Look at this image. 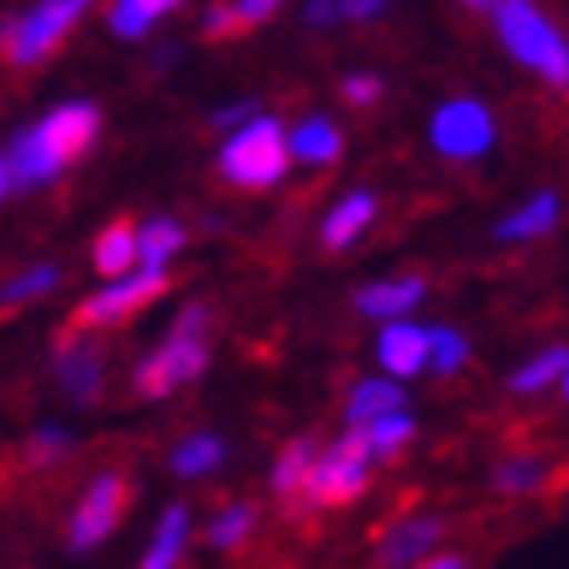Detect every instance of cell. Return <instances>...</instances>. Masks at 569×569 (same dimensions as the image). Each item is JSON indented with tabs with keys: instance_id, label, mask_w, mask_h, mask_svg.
Listing matches in <instances>:
<instances>
[{
	"instance_id": "cell-4",
	"label": "cell",
	"mask_w": 569,
	"mask_h": 569,
	"mask_svg": "<svg viewBox=\"0 0 569 569\" xmlns=\"http://www.w3.org/2000/svg\"><path fill=\"white\" fill-rule=\"evenodd\" d=\"M491 17H497V37L507 42V52H512L518 63L543 73V84H553V89L569 84L565 32L543 17L538 0H491Z\"/></svg>"
},
{
	"instance_id": "cell-36",
	"label": "cell",
	"mask_w": 569,
	"mask_h": 569,
	"mask_svg": "<svg viewBox=\"0 0 569 569\" xmlns=\"http://www.w3.org/2000/svg\"><path fill=\"white\" fill-rule=\"evenodd\" d=\"M309 21H313V27H329V21H340L335 0H313V6H309Z\"/></svg>"
},
{
	"instance_id": "cell-7",
	"label": "cell",
	"mask_w": 569,
	"mask_h": 569,
	"mask_svg": "<svg viewBox=\"0 0 569 569\" xmlns=\"http://www.w3.org/2000/svg\"><path fill=\"white\" fill-rule=\"evenodd\" d=\"M89 6H94V0H37L21 21L0 27V52H6L17 69H32V63H42V58L79 27V17H84Z\"/></svg>"
},
{
	"instance_id": "cell-28",
	"label": "cell",
	"mask_w": 569,
	"mask_h": 569,
	"mask_svg": "<svg viewBox=\"0 0 569 569\" xmlns=\"http://www.w3.org/2000/svg\"><path fill=\"white\" fill-rule=\"evenodd\" d=\"M58 267H32V272H21V277H11L6 288H0V303L6 309H27V303H37V298H48L52 288H58Z\"/></svg>"
},
{
	"instance_id": "cell-29",
	"label": "cell",
	"mask_w": 569,
	"mask_h": 569,
	"mask_svg": "<svg viewBox=\"0 0 569 569\" xmlns=\"http://www.w3.org/2000/svg\"><path fill=\"white\" fill-rule=\"evenodd\" d=\"M251 528H257V512L246 501H236V507H224L220 518L209 522V543L214 549H241L246 538H251Z\"/></svg>"
},
{
	"instance_id": "cell-21",
	"label": "cell",
	"mask_w": 569,
	"mask_h": 569,
	"mask_svg": "<svg viewBox=\"0 0 569 569\" xmlns=\"http://www.w3.org/2000/svg\"><path fill=\"white\" fill-rule=\"evenodd\" d=\"M565 371H569V350L553 346V350H543V356H533L528 366H518V371L507 377V387L518 397H533V392H549V387H565Z\"/></svg>"
},
{
	"instance_id": "cell-30",
	"label": "cell",
	"mask_w": 569,
	"mask_h": 569,
	"mask_svg": "<svg viewBox=\"0 0 569 569\" xmlns=\"http://www.w3.org/2000/svg\"><path fill=\"white\" fill-rule=\"evenodd\" d=\"M429 361L439 377H455V371L470 361V346L455 335V329H429Z\"/></svg>"
},
{
	"instance_id": "cell-33",
	"label": "cell",
	"mask_w": 569,
	"mask_h": 569,
	"mask_svg": "<svg viewBox=\"0 0 569 569\" xmlns=\"http://www.w3.org/2000/svg\"><path fill=\"white\" fill-rule=\"evenodd\" d=\"M381 6L387 0H335V11L346 21H371V17H381Z\"/></svg>"
},
{
	"instance_id": "cell-15",
	"label": "cell",
	"mask_w": 569,
	"mask_h": 569,
	"mask_svg": "<svg viewBox=\"0 0 569 569\" xmlns=\"http://www.w3.org/2000/svg\"><path fill=\"white\" fill-rule=\"evenodd\" d=\"M392 408H408L402 381H392V377H366L361 387H350V397H346V423H350V429H361V423H371L377 413H392Z\"/></svg>"
},
{
	"instance_id": "cell-19",
	"label": "cell",
	"mask_w": 569,
	"mask_h": 569,
	"mask_svg": "<svg viewBox=\"0 0 569 569\" xmlns=\"http://www.w3.org/2000/svg\"><path fill=\"white\" fill-rule=\"evenodd\" d=\"M361 439H366V449H371V460H397L402 449L413 445V418H408V408L377 413L371 423H361Z\"/></svg>"
},
{
	"instance_id": "cell-17",
	"label": "cell",
	"mask_w": 569,
	"mask_h": 569,
	"mask_svg": "<svg viewBox=\"0 0 569 569\" xmlns=\"http://www.w3.org/2000/svg\"><path fill=\"white\" fill-rule=\"evenodd\" d=\"M282 11V0H224V6H209L204 17V37H236V32H251L261 21H272Z\"/></svg>"
},
{
	"instance_id": "cell-5",
	"label": "cell",
	"mask_w": 569,
	"mask_h": 569,
	"mask_svg": "<svg viewBox=\"0 0 569 569\" xmlns=\"http://www.w3.org/2000/svg\"><path fill=\"white\" fill-rule=\"evenodd\" d=\"M371 486V449H366L361 429H346L335 445L313 455L309 481H303V501L309 507H346Z\"/></svg>"
},
{
	"instance_id": "cell-20",
	"label": "cell",
	"mask_w": 569,
	"mask_h": 569,
	"mask_svg": "<svg viewBox=\"0 0 569 569\" xmlns=\"http://www.w3.org/2000/svg\"><path fill=\"white\" fill-rule=\"evenodd\" d=\"M137 267V224L116 220L110 230L94 236V272L100 277H121Z\"/></svg>"
},
{
	"instance_id": "cell-11",
	"label": "cell",
	"mask_w": 569,
	"mask_h": 569,
	"mask_svg": "<svg viewBox=\"0 0 569 569\" xmlns=\"http://www.w3.org/2000/svg\"><path fill=\"white\" fill-rule=\"evenodd\" d=\"M377 356H381V366H387V377H418V371L429 366V329L408 325L402 313H397V319H381Z\"/></svg>"
},
{
	"instance_id": "cell-23",
	"label": "cell",
	"mask_w": 569,
	"mask_h": 569,
	"mask_svg": "<svg viewBox=\"0 0 569 569\" xmlns=\"http://www.w3.org/2000/svg\"><path fill=\"white\" fill-rule=\"evenodd\" d=\"M183 543H189V512H183V507H168V512H162V522H157L152 549H147L141 569H178Z\"/></svg>"
},
{
	"instance_id": "cell-1",
	"label": "cell",
	"mask_w": 569,
	"mask_h": 569,
	"mask_svg": "<svg viewBox=\"0 0 569 569\" xmlns=\"http://www.w3.org/2000/svg\"><path fill=\"white\" fill-rule=\"evenodd\" d=\"M100 137V110L89 100H73V104H58L48 110L32 131H21L11 157H6V178H11V189L32 193V189H48L58 178L69 173L73 162L94 147Z\"/></svg>"
},
{
	"instance_id": "cell-35",
	"label": "cell",
	"mask_w": 569,
	"mask_h": 569,
	"mask_svg": "<svg viewBox=\"0 0 569 569\" xmlns=\"http://www.w3.org/2000/svg\"><path fill=\"white\" fill-rule=\"evenodd\" d=\"M413 569H466V559L460 553H423V559H413Z\"/></svg>"
},
{
	"instance_id": "cell-12",
	"label": "cell",
	"mask_w": 569,
	"mask_h": 569,
	"mask_svg": "<svg viewBox=\"0 0 569 569\" xmlns=\"http://www.w3.org/2000/svg\"><path fill=\"white\" fill-rule=\"evenodd\" d=\"M377 220V193H366V189H356V193H346L340 204L325 214V230H319V241L329 246V251H350V246L366 236V224Z\"/></svg>"
},
{
	"instance_id": "cell-24",
	"label": "cell",
	"mask_w": 569,
	"mask_h": 569,
	"mask_svg": "<svg viewBox=\"0 0 569 569\" xmlns=\"http://www.w3.org/2000/svg\"><path fill=\"white\" fill-rule=\"evenodd\" d=\"M183 251V224L178 220H147L137 230V267H168Z\"/></svg>"
},
{
	"instance_id": "cell-31",
	"label": "cell",
	"mask_w": 569,
	"mask_h": 569,
	"mask_svg": "<svg viewBox=\"0 0 569 569\" xmlns=\"http://www.w3.org/2000/svg\"><path fill=\"white\" fill-rule=\"evenodd\" d=\"M340 94H346V104H356V110H371V104L381 100V79L377 73H350L346 84H340Z\"/></svg>"
},
{
	"instance_id": "cell-9",
	"label": "cell",
	"mask_w": 569,
	"mask_h": 569,
	"mask_svg": "<svg viewBox=\"0 0 569 569\" xmlns=\"http://www.w3.org/2000/svg\"><path fill=\"white\" fill-rule=\"evenodd\" d=\"M429 141H433V152L449 157V162H476L497 141V116L481 100H449L433 110Z\"/></svg>"
},
{
	"instance_id": "cell-27",
	"label": "cell",
	"mask_w": 569,
	"mask_h": 569,
	"mask_svg": "<svg viewBox=\"0 0 569 569\" xmlns=\"http://www.w3.org/2000/svg\"><path fill=\"white\" fill-rule=\"evenodd\" d=\"M173 6L178 0H116V6H110V27H116L121 37H141L152 21L168 17Z\"/></svg>"
},
{
	"instance_id": "cell-32",
	"label": "cell",
	"mask_w": 569,
	"mask_h": 569,
	"mask_svg": "<svg viewBox=\"0 0 569 569\" xmlns=\"http://www.w3.org/2000/svg\"><path fill=\"white\" fill-rule=\"evenodd\" d=\"M52 455H69V433L48 429V433H37V439H32V460H37V466H52Z\"/></svg>"
},
{
	"instance_id": "cell-34",
	"label": "cell",
	"mask_w": 569,
	"mask_h": 569,
	"mask_svg": "<svg viewBox=\"0 0 569 569\" xmlns=\"http://www.w3.org/2000/svg\"><path fill=\"white\" fill-rule=\"evenodd\" d=\"M246 116H257V110H251V104H224V110H214V126H220V131H236Z\"/></svg>"
},
{
	"instance_id": "cell-22",
	"label": "cell",
	"mask_w": 569,
	"mask_h": 569,
	"mask_svg": "<svg viewBox=\"0 0 569 569\" xmlns=\"http://www.w3.org/2000/svg\"><path fill=\"white\" fill-rule=\"evenodd\" d=\"M313 455H319V445H313V439H293V445L277 455V466H272V491H277L282 501H303V481H309Z\"/></svg>"
},
{
	"instance_id": "cell-18",
	"label": "cell",
	"mask_w": 569,
	"mask_h": 569,
	"mask_svg": "<svg viewBox=\"0 0 569 569\" xmlns=\"http://www.w3.org/2000/svg\"><path fill=\"white\" fill-rule=\"evenodd\" d=\"M553 224H559V193H533L518 214H507L497 224V241H538V236H549Z\"/></svg>"
},
{
	"instance_id": "cell-16",
	"label": "cell",
	"mask_w": 569,
	"mask_h": 569,
	"mask_svg": "<svg viewBox=\"0 0 569 569\" xmlns=\"http://www.w3.org/2000/svg\"><path fill=\"white\" fill-rule=\"evenodd\" d=\"M423 298V277H392V282H371L356 293V309L366 319H397V313H408Z\"/></svg>"
},
{
	"instance_id": "cell-8",
	"label": "cell",
	"mask_w": 569,
	"mask_h": 569,
	"mask_svg": "<svg viewBox=\"0 0 569 569\" xmlns=\"http://www.w3.org/2000/svg\"><path fill=\"white\" fill-rule=\"evenodd\" d=\"M126 507H131V481H126L121 470H104V476H94V481H89V491L79 497V507H73V518H69V549L73 553L100 549L104 538L121 528Z\"/></svg>"
},
{
	"instance_id": "cell-13",
	"label": "cell",
	"mask_w": 569,
	"mask_h": 569,
	"mask_svg": "<svg viewBox=\"0 0 569 569\" xmlns=\"http://www.w3.org/2000/svg\"><path fill=\"white\" fill-rule=\"evenodd\" d=\"M439 538H445V522H439V518H413V522H397L392 533H381L377 565H387V569L413 565V559H423V553H433V543H439Z\"/></svg>"
},
{
	"instance_id": "cell-6",
	"label": "cell",
	"mask_w": 569,
	"mask_h": 569,
	"mask_svg": "<svg viewBox=\"0 0 569 569\" xmlns=\"http://www.w3.org/2000/svg\"><path fill=\"white\" fill-rule=\"evenodd\" d=\"M173 288L168 267H131V272L110 277L104 293H89L79 309H73V325L69 329H89V335H104V329H121L131 313H141L147 303Z\"/></svg>"
},
{
	"instance_id": "cell-3",
	"label": "cell",
	"mask_w": 569,
	"mask_h": 569,
	"mask_svg": "<svg viewBox=\"0 0 569 569\" xmlns=\"http://www.w3.org/2000/svg\"><path fill=\"white\" fill-rule=\"evenodd\" d=\"M288 168H293V157H288V131L277 116H246L220 147V178L246 193L282 183Z\"/></svg>"
},
{
	"instance_id": "cell-25",
	"label": "cell",
	"mask_w": 569,
	"mask_h": 569,
	"mask_svg": "<svg viewBox=\"0 0 569 569\" xmlns=\"http://www.w3.org/2000/svg\"><path fill=\"white\" fill-rule=\"evenodd\" d=\"M220 460H224V439H220V433H189V439H178V449H173V470H178V476H209Z\"/></svg>"
},
{
	"instance_id": "cell-26",
	"label": "cell",
	"mask_w": 569,
	"mask_h": 569,
	"mask_svg": "<svg viewBox=\"0 0 569 569\" xmlns=\"http://www.w3.org/2000/svg\"><path fill=\"white\" fill-rule=\"evenodd\" d=\"M543 486H549V466L533 460V455H512V460L497 466V491H507V497H528V491H543Z\"/></svg>"
},
{
	"instance_id": "cell-10",
	"label": "cell",
	"mask_w": 569,
	"mask_h": 569,
	"mask_svg": "<svg viewBox=\"0 0 569 569\" xmlns=\"http://www.w3.org/2000/svg\"><path fill=\"white\" fill-rule=\"evenodd\" d=\"M58 377L79 402H94L104 392V350L89 340V329H69L58 346Z\"/></svg>"
},
{
	"instance_id": "cell-38",
	"label": "cell",
	"mask_w": 569,
	"mask_h": 569,
	"mask_svg": "<svg viewBox=\"0 0 569 569\" xmlns=\"http://www.w3.org/2000/svg\"><path fill=\"white\" fill-rule=\"evenodd\" d=\"M466 6H491V0H466Z\"/></svg>"
},
{
	"instance_id": "cell-37",
	"label": "cell",
	"mask_w": 569,
	"mask_h": 569,
	"mask_svg": "<svg viewBox=\"0 0 569 569\" xmlns=\"http://www.w3.org/2000/svg\"><path fill=\"white\" fill-rule=\"evenodd\" d=\"M11 193V178H6V157H0V199Z\"/></svg>"
},
{
	"instance_id": "cell-2",
	"label": "cell",
	"mask_w": 569,
	"mask_h": 569,
	"mask_svg": "<svg viewBox=\"0 0 569 569\" xmlns=\"http://www.w3.org/2000/svg\"><path fill=\"white\" fill-rule=\"evenodd\" d=\"M204 366H209V309L204 303H189V309L178 313L173 335L137 366L131 387H137V397L157 402V397H173V392H183L189 381H199Z\"/></svg>"
},
{
	"instance_id": "cell-14",
	"label": "cell",
	"mask_w": 569,
	"mask_h": 569,
	"mask_svg": "<svg viewBox=\"0 0 569 569\" xmlns=\"http://www.w3.org/2000/svg\"><path fill=\"white\" fill-rule=\"evenodd\" d=\"M340 152H346V137L325 116H309V121H298L288 131V157L309 162V168H329V162H340Z\"/></svg>"
}]
</instances>
